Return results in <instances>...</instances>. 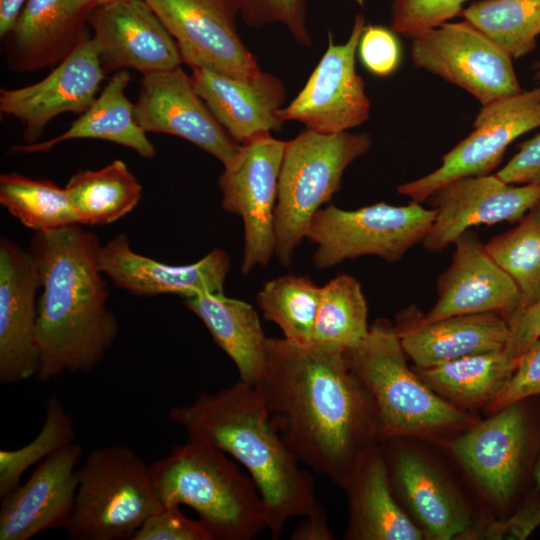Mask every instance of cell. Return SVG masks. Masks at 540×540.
Instances as JSON below:
<instances>
[{
    "instance_id": "obj_29",
    "label": "cell",
    "mask_w": 540,
    "mask_h": 540,
    "mask_svg": "<svg viewBox=\"0 0 540 540\" xmlns=\"http://www.w3.org/2000/svg\"><path fill=\"white\" fill-rule=\"evenodd\" d=\"M129 82L127 69L117 71L91 106L64 133L43 142L13 146L11 150L25 154L44 153L65 141L99 139L125 146L143 158L152 159L156 149L136 120L134 104L125 95Z\"/></svg>"
},
{
    "instance_id": "obj_17",
    "label": "cell",
    "mask_w": 540,
    "mask_h": 540,
    "mask_svg": "<svg viewBox=\"0 0 540 540\" xmlns=\"http://www.w3.org/2000/svg\"><path fill=\"white\" fill-rule=\"evenodd\" d=\"M105 77L98 50L87 36L42 80L20 88L0 90V111L21 121L28 144L38 142L56 116L83 114L96 99Z\"/></svg>"
},
{
    "instance_id": "obj_13",
    "label": "cell",
    "mask_w": 540,
    "mask_h": 540,
    "mask_svg": "<svg viewBox=\"0 0 540 540\" xmlns=\"http://www.w3.org/2000/svg\"><path fill=\"white\" fill-rule=\"evenodd\" d=\"M365 18L359 13L348 40L334 43L328 32V47L297 96L278 114L283 122L297 121L307 129L336 134L348 131L370 115L365 84L355 69V56Z\"/></svg>"
},
{
    "instance_id": "obj_23",
    "label": "cell",
    "mask_w": 540,
    "mask_h": 540,
    "mask_svg": "<svg viewBox=\"0 0 540 540\" xmlns=\"http://www.w3.org/2000/svg\"><path fill=\"white\" fill-rule=\"evenodd\" d=\"M197 94L225 131L239 144L279 130V110L286 89L275 75L261 71L249 79L229 76L203 66H190Z\"/></svg>"
},
{
    "instance_id": "obj_8",
    "label": "cell",
    "mask_w": 540,
    "mask_h": 540,
    "mask_svg": "<svg viewBox=\"0 0 540 540\" xmlns=\"http://www.w3.org/2000/svg\"><path fill=\"white\" fill-rule=\"evenodd\" d=\"M435 216L434 208L415 201L402 206L380 202L356 210L322 207L306 233V239L317 246L313 265L328 269L365 255L378 256L388 263L400 261L425 239Z\"/></svg>"
},
{
    "instance_id": "obj_30",
    "label": "cell",
    "mask_w": 540,
    "mask_h": 540,
    "mask_svg": "<svg viewBox=\"0 0 540 540\" xmlns=\"http://www.w3.org/2000/svg\"><path fill=\"white\" fill-rule=\"evenodd\" d=\"M517 362L504 349L418 368V375L448 402L473 408L488 405L509 380Z\"/></svg>"
},
{
    "instance_id": "obj_46",
    "label": "cell",
    "mask_w": 540,
    "mask_h": 540,
    "mask_svg": "<svg viewBox=\"0 0 540 540\" xmlns=\"http://www.w3.org/2000/svg\"><path fill=\"white\" fill-rule=\"evenodd\" d=\"M293 540H332L325 511L303 517L291 535Z\"/></svg>"
},
{
    "instance_id": "obj_16",
    "label": "cell",
    "mask_w": 540,
    "mask_h": 540,
    "mask_svg": "<svg viewBox=\"0 0 540 540\" xmlns=\"http://www.w3.org/2000/svg\"><path fill=\"white\" fill-rule=\"evenodd\" d=\"M88 24L105 73L133 69L144 75L183 63L176 41L145 0L96 5Z\"/></svg>"
},
{
    "instance_id": "obj_4",
    "label": "cell",
    "mask_w": 540,
    "mask_h": 540,
    "mask_svg": "<svg viewBox=\"0 0 540 540\" xmlns=\"http://www.w3.org/2000/svg\"><path fill=\"white\" fill-rule=\"evenodd\" d=\"M149 468L161 504L192 508L213 540H250L267 530L254 481L218 448L187 437Z\"/></svg>"
},
{
    "instance_id": "obj_49",
    "label": "cell",
    "mask_w": 540,
    "mask_h": 540,
    "mask_svg": "<svg viewBox=\"0 0 540 540\" xmlns=\"http://www.w3.org/2000/svg\"><path fill=\"white\" fill-rule=\"evenodd\" d=\"M535 477H536L537 483L540 486V460H539V462L537 464V467H536V470H535Z\"/></svg>"
},
{
    "instance_id": "obj_41",
    "label": "cell",
    "mask_w": 540,
    "mask_h": 540,
    "mask_svg": "<svg viewBox=\"0 0 540 540\" xmlns=\"http://www.w3.org/2000/svg\"><path fill=\"white\" fill-rule=\"evenodd\" d=\"M540 395V338H538L518 359L509 380L488 403L491 411Z\"/></svg>"
},
{
    "instance_id": "obj_33",
    "label": "cell",
    "mask_w": 540,
    "mask_h": 540,
    "mask_svg": "<svg viewBox=\"0 0 540 540\" xmlns=\"http://www.w3.org/2000/svg\"><path fill=\"white\" fill-rule=\"evenodd\" d=\"M0 203L34 232L82 225L65 187L49 180L32 179L14 172L1 174Z\"/></svg>"
},
{
    "instance_id": "obj_12",
    "label": "cell",
    "mask_w": 540,
    "mask_h": 540,
    "mask_svg": "<svg viewBox=\"0 0 540 540\" xmlns=\"http://www.w3.org/2000/svg\"><path fill=\"white\" fill-rule=\"evenodd\" d=\"M176 41L183 63L249 79L262 70L237 29L240 0H145Z\"/></svg>"
},
{
    "instance_id": "obj_24",
    "label": "cell",
    "mask_w": 540,
    "mask_h": 540,
    "mask_svg": "<svg viewBox=\"0 0 540 540\" xmlns=\"http://www.w3.org/2000/svg\"><path fill=\"white\" fill-rule=\"evenodd\" d=\"M527 442V418L516 402L458 436L451 450L487 494L506 503L521 476Z\"/></svg>"
},
{
    "instance_id": "obj_3",
    "label": "cell",
    "mask_w": 540,
    "mask_h": 540,
    "mask_svg": "<svg viewBox=\"0 0 540 540\" xmlns=\"http://www.w3.org/2000/svg\"><path fill=\"white\" fill-rule=\"evenodd\" d=\"M168 417L188 437L233 456L247 469L263 501L272 539L280 538L291 518L324 511L312 475L300 467L272 424L256 386L239 380L213 393L202 392L192 403L170 408Z\"/></svg>"
},
{
    "instance_id": "obj_44",
    "label": "cell",
    "mask_w": 540,
    "mask_h": 540,
    "mask_svg": "<svg viewBox=\"0 0 540 540\" xmlns=\"http://www.w3.org/2000/svg\"><path fill=\"white\" fill-rule=\"evenodd\" d=\"M508 323L510 336L505 352L511 359L518 361L519 357L540 338V300L517 312Z\"/></svg>"
},
{
    "instance_id": "obj_1",
    "label": "cell",
    "mask_w": 540,
    "mask_h": 540,
    "mask_svg": "<svg viewBox=\"0 0 540 540\" xmlns=\"http://www.w3.org/2000/svg\"><path fill=\"white\" fill-rule=\"evenodd\" d=\"M256 387L297 459L344 489L376 442V412L343 351L268 338Z\"/></svg>"
},
{
    "instance_id": "obj_5",
    "label": "cell",
    "mask_w": 540,
    "mask_h": 540,
    "mask_svg": "<svg viewBox=\"0 0 540 540\" xmlns=\"http://www.w3.org/2000/svg\"><path fill=\"white\" fill-rule=\"evenodd\" d=\"M343 355L372 399L376 441L431 437L472 425L468 415L408 367L396 328L389 321L376 320L364 340Z\"/></svg>"
},
{
    "instance_id": "obj_36",
    "label": "cell",
    "mask_w": 540,
    "mask_h": 540,
    "mask_svg": "<svg viewBox=\"0 0 540 540\" xmlns=\"http://www.w3.org/2000/svg\"><path fill=\"white\" fill-rule=\"evenodd\" d=\"M485 248L515 282L521 297L519 311L537 303L540 300V200L514 228L493 237Z\"/></svg>"
},
{
    "instance_id": "obj_39",
    "label": "cell",
    "mask_w": 540,
    "mask_h": 540,
    "mask_svg": "<svg viewBox=\"0 0 540 540\" xmlns=\"http://www.w3.org/2000/svg\"><path fill=\"white\" fill-rule=\"evenodd\" d=\"M467 0H394L391 4V28L413 38L460 15Z\"/></svg>"
},
{
    "instance_id": "obj_20",
    "label": "cell",
    "mask_w": 540,
    "mask_h": 540,
    "mask_svg": "<svg viewBox=\"0 0 540 540\" xmlns=\"http://www.w3.org/2000/svg\"><path fill=\"white\" fill-rule=\"evenodd\" d=\"M452 262L437 282V300L427 321L454 315L493 313L509 321L521 307L513 279L491 258L476 233L455 241Z\"/></svg>"
},
{
    "instance_id": "obj_38",
    "label": "cell",
    "mask_w": 540,
    "mask_h": 540,
    "mask_svg": "<svg viewBox=\"0 0 540 540\" xmlns=\"http://www.w3.org/2000/svg\"><path fill=\"white\" fill-rule=\"evenodd\" d=\"M307 3L308 0H240V16L251 28L280 23L298 44L310 46Z\"/></svg>"
},
{
    "instance_id": "obj_40",
    "label": "cell",
    "mask_w": 540,
    "mask_h": 540,
    "mask_svg": "<svg viewBox=\"0 0 540 540\" xmlns=\"http://www.w3.org/2000/svg\"><path fill=\"white\" fill-rule=\"evenodd\" d=\"M131 540H213L198 520L182 513L180 506H165L152 514Z\"/></svg>"
},
{
    "instance_id": "obj_11",
    "label": "cell",
    "mask_w": 540,
    "mask_h": 540,
    "mask_svg": "<svg viewBox=\"0 0 540 540\" xmlns=\"http://www.w3.org/2000/svg\"><path fill=\"white\" fill-rule=\"evenodd\" d=\"M538 127L540 86L483 105L473 122L474 130L442 157L439 168L397 190L421 203L453 180L488 175L515 139Z\"/></svg>"
},
{
    "instance_id": "obj_27",
    "label": "cell",
    "mask_w": 540,
    "mask_h": 540,
    "mask_svg": "<svg viewBox=\"0 0 540 540\" xmlns=\"http://www.w3.org/2000/svg\"><path fill=\"white\" fill-rule=\"evenodd\" d=\"M215 343L235 364L239 380L257 386L267 367V341L257 311L248 303L219 293L184 299Z\"/></svg>"
},
{
    "instance_id": "obj_34",
    "label": "cell",
    "mask_w": 540,
    "mask_h": 540,
    "mask_svg": "<svg viewBox=\"0 0 540 540\" xmlns=\"http://www.w3.org/2000/svg\"><path fill=\"white\" fill-rule=\"evenodd\" d=\"M459 17L475 26L512 59L536 48L540 35V0H481L463 9Z\"/></svg>"
},
{
    "instance_id": "obj_28",
    "label": "cell",
    "mask_w": 540,
    "mask_h": 540,
    "mask_svg": "<svg viewBox=\"0 0 540 540\" xmlns=\"http://www.w3.org/2000/svg\"><path fill=\"white\" fill-rule=\"evenodd\" d=\"M383 456L396 488L429 538L449 540L466 532L467 512L424 458L404 449Z\"/></svg>"
},
{
    "instance_id": "obj_15",
    "label": "cell",
    "mask_w": 540,
    "mask_h": 540,
    "mask_svg": "<svg viewBox=\"0 0 540 540\" xmlns=\"http://www.w3.org/2000/svg\"><path fill=\"white\" fill-rule=\"evenodd\" d=\"M539 200L540 184L515 186L495 174L453 180L427 198L436 216L423 247L440 252L473 226L519 222Z\"/></svg>"
},
{
    "instance_id": "obj_47",
    "label": "cell",
    "mask_w": 540,
    "mask_h": 540,
    "mask_svg": "<svg viewBox=\"0 0 540 540\" xmlns=\"http://www.w3.org/2000/svg\"><path fill=\"white\" fill-rule=\"evenodd\" d=\"M26 0H0V35L4 38L14 27Z\"/></svg>"
},
{
    "instance_id": "obj_50",
    "label": "cell",
    "mask_w": 540,
    "mask_h": 540,
    "mask_svg": "<svg viewBox=\"0 0 540 540\" xmlns=\"http://www.w3.org/2000/svg\"><path fill=\"white\" fill-rule=\"evenodd\" d=\"M94 2L95 5H102V4H106V3H110V2H113V1H118V0H92Z\"/></svg>"
},
{
    "instance_id": "obj_21",
    "label": "cell",
    "mask_w": 540,
    "mask_h": 540,
    "mask_svg": "<svg viewBox=\"0 0 540 540\" xmlns=\"http://www.w3.org/2000/svg\"><path fill=\"white\" fill-rule=\"evenodd\" d=\"M99 263L116 287L132 295L176 294L184 299L223 292L230 271V257L221 248L192 264L169 265L135 252L125 234L101 247Z\"/></svg>"
},
{
    "instance_id": "obj_26",
    "label": "cell",
    "mask_w": 540,
    "mask_h": 540,
    "mask_svg": "<svg viewBox=\"0 0 540 540\" xmlns=\"http://www.w3.org/2000/svg\"><path fill=\"white\" fill-rule=\"evenodd\" d=\"M349 540H421L417 528L397 503L381 450L373 446L363 457L347 485Z\"/></svg>"
},
{
    "instance_id": "obj_43",
    "label": "cell",
    "mask_w": 540,
    "mask_h": 540,
    "mask_svg": "<svg viewBox=\"0 0 540 540\" xmlns=\"http://www.w3.org/2000/svg\"><path fill=\"white\" fill-rule=\"evenodd\" d=\"M495 175L509 184H540V133L519 144L518 152Z\"/></svg>"
},
{
    "instance_id": "obj_31",
    "label": "cell",
    "mask_w": 540,
    "mask_h": 540,
    "mask_svg": "<svg viewBox=\"0 0 540 540\" xmlns=\"http://www.w3.org/2000/svg\"><path fill=\"white\" fill-rule=\"evenodd\" d=\"M65 189L82 225L113 223L130 213L142 196L140 182L120 159L75 173Z\"/></svg>"
},
{
    "instance_id": "obj_42",
    "label": "cell",
    "mask_w": 540,
    "mask_h": 540,
    "mask_svg": "<svg viewBox=\"0 0 540 540\" xmlns=\"http://www.w3.org/2000/svg\"><path fill=\"white\" fill-rule=\"evenodd\" d=\"M359 55L364 66L374 75H391L400 62V47L393 33L385 27L365 26L360 41Z\"/></svg>"
},
{
    "instance_id": "obj_45",
    "label": "cell",
    "mask_w": 540,
    "mask_h": 540,
    "mask_svg": "<svg viewBox=\"0 0 540 540\" xmlns=\"http://www.w3.org/2000/svg\"><path fill=\"white\" fill-rule=\"evenodd\" d=\"M540 525V502L532 503L505 522L494 523L486 533L490 538L525 539Z\"/></svg>"
},
{
    "instance_id": "obj_37",
    "label": "cell",
    "mask_w": 540,
    "mask_h": 540,
    "mask_svg": "<svg viewBox=\"0 0 540 540\" xmlns=\"http://www.w3.org/2000/svg\"><path fill=\"white\" fill-rule=\"evenodd\" d=\"M71 415L56 396L45 400V419L37 436L17 449L0 450V498L13 491L24 473L50 455L75 442Z\"/></svg>"
},
{
    "instance_id": "obj_19",
    "label": "cell",
    "mask_w": 540,
    "mask_h": 540,
    "mask_svg": "<svg viewBox=\"0 0 540 540\" xmlns=\"http://www.w3.org/2000/svg\"><path fill=\"white\" fill-rule=\"evenodd\" d=\"M77 442L40 462L23 484L1 498L0 540H30L50 529H67L78 487Z\"/></svg>"
},
{
    "instance_id": "obj_9",
    "label": "cell",
    "mask_w": 540,
    "mask_h": 540,
    "mask_svg": "<svg viewBox=\"0 0 540 540\" xmlns=\"http://www.w3.org/2000/svg\"><path fill=\"white\" fill-rule=\"evenodd\" d=\"M285 145L271 133L240 144L219 177L223 209L243 221V274L266 266L275 254V208Z\"/></svg>"
},
{
    "instance_id": "obj_7",
    "label": "cell",
    "mask_w": 540,
    "mask_h": 540,
    "mask_svg": "<svg viewBox=\"0 0 540 540\" xmlns=\"http://www.w3.org/2000/svg\"><path fill=\"white\" fill-rule=\"evenodd\" d=\"M164 506L150 468L130 447L92 450L78 469L73 514L66 529L72 540H126Z\"/></svg>"
},
{
    "instance_id": "obj_14",
    "label": "cell",
    "mask_w": 540,
    "mask_h": 540,
    "mask_svg": "<svg viewBox=\"0 0 540 540\" xmlns=\"http://www.w3.org/2000/svg\"><path fill=\"white\" fill-rule=\"evenodd\" d=\"M143 130L165 133L191 142L223 166L236 155L240 144L231 138L195 91L191 76L179 66L142 75L134 104Z\"/></svg>"
},
{
    "instance_id": "obj_35",
    "label": "cell",
    "mask_w": 540,
    "mask_h": 540,
    "mask_svg": "<svg viewBox=\"0 0 540 540\" xmlns=\"http://www.w3.org/2000/svg\"><path fill=\"white\" fill-rule=\"evenodd\" d=\"M320 291L309 276L285 275L267 281L257 302L265 319L279 326L283 338L307 346L312 343Z\"/></svg>"
},
{
    "instance_id": "obj_25",
    "label": "cell",
    "mask_w": 540,
    "mask_h": 540,
    "mask_svg": "<svg viewBox=\"0 0 540 540\" xmlns=\"http://www.w3.org/2000/svg\"><path fill=\"white\" fill-rule=\"evenodd\" d=\"M403 350L417 366L428 368L461 357L504 350L508 321L498 314H464L427 321L409 308L395 326Z\"/></svg>"
},
{
    "instance_id": "obj_10",
    "label": "cell",
    "mask_w": 540,
    "mask_h": 540,
    "mask_svg": "<svg viewBox=\"0 0 540 540\" xmlns=\"http://www.w3.org/2000/svg\"><path fill=\"white\" fill-rule=\"evenodd\" d=\"M412 39L417 68L464 89L482 106L523 91L512 57L466 20L445 22Z\"/></svg>"
},
{
    "instance_id": "obj_18",
    "label": "cell",
    "mask_w": 540,
    "mask_h": 540,
    "mask_svg": "<svg viewBox=\"0 0 540 540\" xmlns=\"http://www.w3.org/2000/svg\"><path fill=\"white\" fill-rule=\"evenodd\" d=\"M41 278L29 250L0 240V383L14 385L35 377L36 325Z\"/></svg>"
},
{
    "instance_id": "obj_22",
    "label": "cell",
    "mask_w": 540,
    "mask_h": 540,
    "mask_svg": "<svg viewBox=\"0 0 540 540\" xmlns=\"http://www.w3.org/2000/svg\"><path fill=\"white\" fill-rule=\"evenodd\" d=\"M92 0H26L12 30L4 37L9 69H53L89 35Z\"/></svg>"
},
{
    "instance_id": "obj_6",
    "label": "cell",
    "mask_w": 540,
    "mask_h": 540,
    "mask_svg": "<svg viewBox=\"0 0 540 540\" xmlns=\"http://www.w3.org/2000/svg\"><path fill=\"white\" fill-rule=\"evenodd\" d=\"M367 133L322 134L309 129L286 141L275 208V255L289 266L315 213L340 190L345 169L365 155Z\"/></svg>"
},
{
    "instance_id": "obj_2",
    "label": "cell",
    "mask_w": 540,
    "mask_h": 540,
    "mask_svg": "<svg viewBox=\"0 0 540 540\" xmlns=\"http://www.w3.org/2000/svg\"><path fill=\"white\" fill-rule=\"evenodd\" d=\"M72 225L35 232L29 251L40 271L35 379L93 371L114 344L119 324L99 263L98 237Z\"/></svg>"
},
{
    "instance_id": "obj_48",
    "label": "cell",
    "mask_w": 540,
    "mask_h": 540,
    "mask_svg": "<svg viewBox=\"0 0 540 540\" xmlns=\"http://www.w3.org/2000/svg\"><path fill=\"white\" fill-rule=\"evenodd\" d=\"M532 68L535 70L534 79L540 82V60L536 61Z\"/></svg>"
},
{
    "instance_id": "obj_32",
    "label": "cell",
    "mask_w": 540,
    "mask_h": 540,
    "mask_svg": "<svg viewBox=\"0 0 540 540\" xmlns=\"http://www.w3.org/2000/svg\"><path fill=\"white\" fill-rule=\"evenodd\" d=\"M368 307L361 284L349 274H339L321 287L312 343L345 351L367 336Z\"/></svg>"
}]
</instances>
